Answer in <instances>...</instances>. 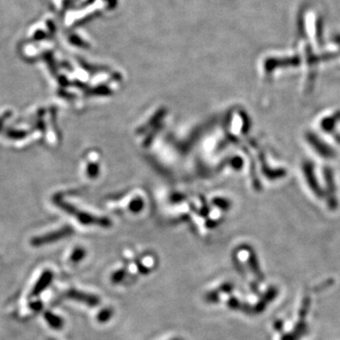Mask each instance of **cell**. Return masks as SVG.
I'll list each match as a JSON object with an SVG mask.
<instances>
[{"label": "cell", "instance_id": "6da1fadb", "mask_svg": "<svg viewBox=\"0 0 340 340\" xmlns=\"http://www.w3.org/2000/svg\"><path fill=\"white\" fill-rule=\"evenodd\" d=\"M66 297L81 303V304L87 305L89 307H96L101 305V302H102L101 298L95 294L84 292V291L74 289V288H71L66 291Z\"/></svg>", "mask_w": 340, "mask_h": 340}, {"label": "cell", "instance_id": "7a4b0ae2", "mask_svg": "<svg viewBox=\"0 0 340 340\" xmlns=\"http://www.w3.org/2000/svg\"><path fill=\"white\" fill-rule=\"evenodd\" d=\"M53 272L49 269H47L43 272L42 275L40 276L39 280L36 282L34 287L32 288V291L30 293L31 297H37L39 296L41 293L46 290L49 285L51 284V282L53 280Z\"/></svg>", "mask_w": 340, "mask_h": 340}, {"label": "cell", "instance_id": "3957f363", "mask_svg": "<svg viewBox=\"0 0 340 340\" xmlns=\"http://www.w3.org/2000/svg\"><path fill=\"white\" fill-rule=\"evenodd\" d=\"M278 294V290L277 288L274 287H270L269 289L267 290V292L263 295L262 297H260L259 301L257 302L255 305L252 306V313L253 314H261L263 311L266 309V307L268 306L270 302H272L276 296Z\"/></svg>", "mask_w": 340, "mask_h": 340}, {"label": "cell", "instance_id": "277c9868", "mask_svg": "<svg viewBox=\"0 0 340 340\" xmlns=\"http://www.w3.org/2000/svg\"><path fill=\"white\" fill-rule=\"evenodd\" d=\"M44 317H45V319L48 323V325L54 330H61V329H63L64 325H65L64 319L60 316L54 314L50 311L45 312Z\"/></svg>", "mask_w": 340, "mask_h": 340}, {"label": "cell", "instance_id": "5b68a950", "mask_svg": "<svg viewBox=\"0 0 340 340\" xmlns=\"http://www.w3.org/2000/svg\"><path fill=\"white\" fill-rule=\"evenodd\" d=\"M113 313L114 312L111 307L102 308V310L96 314V321L99 323H108L113 316Z\"/></svg>", "mask_w": 340, "mask_h": 340}, {"label": "cell", "instance_id": "8992f818", "mask_svg": "<svg viewBox=\"0 0 340 340\" xmlns=\"http://www.w3.org/2000/svg\"><path fill=\"white\" fill-rule=\"evenodd\" d=\"M221 293L218 291L217 288H215L214 290H210L207 293H205L204 295V301L207 304H212V305H215L221 301Z\"/></svg>", "mask_w": 340, "mask_h": 340}, {"label": "cell", "instance_id": "52a82bcc", "mask_svg": "<svg viewBox=\"0 0 340 340\" xmlns=\"http://www.w3.org/2000/svg\"><path fill=\"white\" fill-rule=\"evenodd\" d=\"M128 274V271L126 269H120L116 271H114L112 276H111V282L114 285L121 284L123 281L125 280L126 277Z\"/></svg>", "mask_w": 340, "mask_h": 340}, {"label": "cell", "instance_id": "ba28073f", "mask_svg": "<svg viewBox=\"0 0 340 340\" xmlns=\"http://www.w3.org/2000/svg\"><path fill=\"white\" fill-rule=\"evenodd\" d=\"M85 256V251L83 249H76L75 251H73V253L70 257V260L73 263H78L84 259Z\"/></svg>", "mask_w": 340, "mask_h": 340}, {"label": "cell", "instance_id": "9c48e42d", "mask_svg": "<svg viewBox=\"0 0 340 340\" xmlns=\"http://www.w3.org/2000/svg\"><path fill=\"white\" fill-rule=\"evenodd\" d=\"M217 289L221 294H231L233 292L234 287L231 282H226V283L221 284V286L217 287Z\"/></svg>", "mask_w": 340, "mask_h": 340}, {"label": "cell", "instance_id": "30bf717a", "mask_svg": "<svg viewBox=\"0 0 340 340\" xmlns=\"http://www.w3.org/2000/svg\"><path fill=\"white\" fill-rule=\"evenodd\" d=\"M30 308L35 312H40L43 309V304L41 301H36L30 305Z\"/></svg>", "mask_w": 340, "mask_h": 340}, {"label": "cell", "instance_id": "8fae6325", "mask_svg": "<svg viewBox=\"0 0 340 340\" xmlns=\"http://www.w3.org/2000/svg\"><path fill=\"white\" fill-rule=\"evenodd\" d=\"M117 5V0H107V7L110 10H113Z\"/></svg>", "mask_w": 340, "mask_h": 340}, {"label": "cell", "instance_id": "7c38bea8", "mask_svg": "<svg viewBox=\"0 0 340 340\" xmlns=\"http://www.w3.org/2000/svg\"><path fill=\"white\" fill-rule=\"evenodd\" d=\"M169 340H184L183 338H181V337H174V338H171V339Z\"/></svg>", "mask_w": 340, "mask_h": 340}, {"label": "cell", "instance_id": "4fadbf2b", "mask_svg": "<svg viewBox=\"0 0 340 340\" xmlns=\"http://www.w3.org/2000/svg\"><path fill=\"white\" fill-rule=\"evenodd\" d=\"M48 340H55V339H48Z\"/></svg>", "mask_w": 340, "mask_h": 340}]
</instances>
